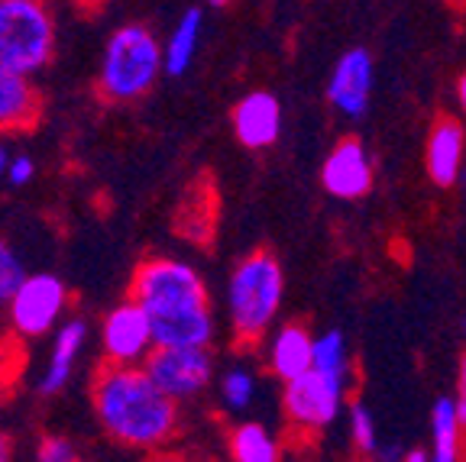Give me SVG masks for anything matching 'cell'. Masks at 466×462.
Returning a JSON list of instances; mask_svg holds the SVG:
<instances>
[{
    "label": "cell",
    "instance_id": "1",
    "mask_svg": "<svg viewBox=\"0 0 466 462\" xmlns=\"http://www.w3.org/2000/svg\"><path fill=\"white\" fill-rule=\"evenodd\" d=\"M91 407L110 440L139 453L166 447L178 427V401L143 366L104 362L91 382Z\"/></svg>",
    "mask_w": 466,
    "mask_h": 462
},
{
    "label": "cell",
    "instance_id": "2",
    "mask_svg": "<svg viewBox=\"0 0 466 462\" xmlns=\"http://www.w3.org/2000/svg\"><path fill=\"white\" fill-rule=\"evenodd\" d=\"M130 297L153 320L156 346H208L214 340L208 288L188 262L168 256L146 259L130 278Z\"/></svg>",
    "mask_w": 466,
    "mask_h": 462
},
{
    "label": "cell",
    "instance_id": "3",
    "mask_svg": "<svg viewBox=\"0 0 466 462\" xmlns=\"http://www.w3.org/2000/svg\"><path fill=\"white\" fill-rule=\"evenodd\" d=\"M285 295L282 266L272 253H249L237 262L227 282V311H230L233 340L256 346L266 336Z\"/></svg>",
    "mask_w": 466,
    "mask_h": 462
},
{
    "label": "cell",
    "instance_id": "4",
    "mask_svg": "<svg viewBox=\"0 0 466 462\" xmlns=\"http://www.w3.org/2000/svg\"><path fill=\"white\" fill-rule=\"evenodd\" d=\"M166 72V45L153 36V29L143 23H127L110 33L104 45L97 87L114 104L139 101L146 91H153L156 78Z\"/></svg>",
    "mask_w": 466,
    "mask_h": 462
},
{
    "label": "cell",
    "instance_id": "5",
    "mask_svg": "<svg viewBox=\"0 0 466 462\" xmlns=\"http://www.w3.org/2000/svg\"><path fill=\"white\" fill-rule=\"evenodd\" d=\"M56 52V23L46 0H0V62L36 75Z\"/></svg>",
    "mask_w": 466,
    "mask_h": 462
},
{
    "label": "cell",
    "instance_id": "6",
    "mask_svg": "<svg viewBox=\"0 0 466 462\" xmlns=\"http://www.w3.org/2000/svg\"><path fill=\"white\" fill-rule=\"evenodd\" d=\"M66 307H68V288L62 285V278H56L49 272L26 275L7 304L10 324L26 340L46 336L58 324V317L66 314Z\"/></svg>",
    "mask_w": 466,
    "mask_h": 462
},
{
    "label": "cell",
    "instance_id": "7",
    "mask_svg": "<svg viewBox=\"0 0 466 462\" xmlns=\"http://www.w3.org/2000/svg\"><path fill=\"white\" fill-rule=\"evenodd\" d=\"M343 388L347 385L337 378L324 376L318 368H308L291 382H285V414L299 430L305 434H318L330 420H337L343 405Z\"/></svg>",
    "mask_w": 466,
    "mask_h": 462
},
{
    "label": "cell",
    "instance_id": "8",
    "mask_svg": "<svg viewBox=\"0 0 466 462\" xmlns=\"http://www.w3.org/2000/svg\"><path fill=\"white\" fill-rule=\"evenodd\" d=\"M143 368L166 395H172L175 401H188L211 382L214 356L208 353V346H156L146 356Z\"/></svg>",
    "mask_w": 466,
    "mask_h": 462
},
{
    "label": "cell",
    "instance_id": "9",
    "mask_svg": "<svg viewBox=\"0 0 466 462\" xmlns=\"http://www.w3.org/2000/svg\"><path fill=\"white\" fill-rule=\"evenodd\" d=\"M101 343L107 362H124V366H143L146 356L153 353V320L137 297H127L114 311H107L101 324Z\"/></svg>",
    "mask_w": 466,
    "mask_h": 462
},
{
    "label": "cell",
    "instance_id": "10",
    "mask_svg": "<svg viewBox=\"0 0 466 462\" xmlns=\"http://www.w3.org/2000/svg\"><path fill=\"white\" fill-rule=\"evenodd\" d=\"M320 181H324L328 195L340 197V201L363 197L372 188V162L366 146L353 136L340 139L320 168Z\"/></svg>",
    "mask_w": 466,
    "mask_h": 462
},
{
    "label": "cell",
    "instance_id": "11",
    "mask_svg": "<svg viewBox=\"0 0 466 462\" xmlns=\"http://www.w3.org/2000/svg\"><path fill=\"white\" fill-rule=\"evenodd\" d=\"M372 95V58L366 49H350L330 75L328 97L340 114L363 116Z\"/></svg>",
    "mask_w": 466,
    "mask_h": 462
},
{
    "label": "cell",
    "instance_id": "12",
    "mask_svg": "<svg viewBox=\"0 0 466 462\" xmlns=\"http://www.w3.org/2000/svg\"><path fill=\"white\" fill-rule=\"evenodd\" d=\"M43 114V97L26 72L0 62V133L33 130Z\"/></svg>",
    "mask_w": 466,
    "mask_h": 462
},
{
    "label": "cell",
    "instance_id": "13",
    "mask_svg": "<svg viewBox=\"0 0 466 462\" xmlns=\"http://www.w3.org/2000/svg\"><path fill=\"white\" fill-rule=\"evenodd\" d=\"M282 130V104L269 91H253L233 107V133L247 149H266Z\"/></svg>",
    "mask_w": 466,
    "mask_h": 462
},
{
    "label": "cell",
    "instance_id": "14",
    "mask_svg": "<svg viewBox=\"0 0 466 462\" xmlns=\"http://www.w3.org/2000/svg\"><path fill=\"white\" fill-rule=\"evenodd\" d=\"M87 340V324L81 317H72L58 326L56 336H52V353L46 362V372L39 378V395H58L66 388L68 378H72V368L78 362L81 349Z\"/></svg>",
    "mask_w": 466,
    "mask_h": 462
},
{
    "label": "cell",
    "instance_id": "15",
    "mask_svg": "<svg viewBox=\"0 0 466 462\" xmlns=\"http://www.w3.org/2000/svg\"><path fill=\"white\" fill-rule=\"evenodd\" d=\"M463 126L451 116H441L428 136V175L437 188H451L463 162Z\"/></svg>",
    "mask_w": 466,
    "mask_h": 462
},
{
    "label": "cell",
    "instance_id": "16",
    "mask_svg": "<svg viewBox=\"0 0 466 462\" xmlns=\"http://www.w3.org/2000/svg\"><path fill=\"white\" fill-rule=\"evenodd\" d=\"M311 366H314L311 333H308L301 324H285L282 330L276 333V340H272V346H269L272 376L282 378V382H291V378L308 372Z\"/></svg>",
    "mask_w": 466,
    "mask_h": 462
},
{
    "label": "cell",
    "instance_id": "17",
    "mask_svg": "<svg viewBox=\"0 0 466 462\" xmlns=\"http://www.w3.org/2000/svg\"><path fill=\"white\" fill-rule=\"evenodd\" d=\"M201 26H204V16L198 7L185 10L182 16H178V23H175L172 36H168L166 43V75H172V78H178V75L188 72L191 58H195L198 52V36H201Z\"/></svg>",
    "mask_w": 466,
    "mask_h": 462
},
{
    "label": "cell",
    "instance_id": "18",
    "mask_svg": "<svg viewBox=\"0 0 466 462\" xmlns=\"http://www.w3.org/2000/svg\"><path fill=\"white\" fill-rule=\"evenodd\" d=\"M431 434H434V453H431V459L453 462L463 456V449H460L463 427H460V417H457V401H451V397H441V401H437L434 414H431Z\"/></svg>",
    "mask_w": 466,
    "mask_h": 462
},
{
    "label": "cell",
    "instance_id": "19",
    "mask_svg": "<svg viewBox=\"0 0 466 462\" xmlns=\"http://www.w3.org/2000/svg\"><path fill=\"white\" fill-rule=\"evenodd\" d=\"M230 456L237 462H276L279 443L262 424H240L230 434Z\"/></svg>",
    "mask_w": 466,
    "mask_h": 462
},
{
    "label": "cell",
    "instance_id": "20",
    "mask_svg": "<svg viewBox=\"0 0 466 462\" xmlns=\"http://www.w3.org/2000/svg\"><path fill=\"white\" fill-rule=\"evenodd\" d=\"M314 368L324 372V376L337 378V382L347 385L350 382V356H347V343H343V333L330 330L324 336L314 340Z\"/></svg>",
    "mask_w": 466,
    "mask_h": 462
},
{
    "label": "cell",
    "instance_id": "21",
    "mask_svg": "<svg viewBox=\"0 0 466 462\" xmlns=\"http://www.w3.org/2000/svg\"><path fill=\"white\" fill-rule=\"evenodd\" d=\"M23 278H26L23 259L14 253V246L7 239H0V304H10V297L23 285Z\"/></svg>",
    "mask_w": 466,
    "mask_h": 462
},
{
    "label": "cell",
    "instance_id": "22",
    "mask_svg": "<svg viewBox=\"0 0 466 462\" xmlns=\"http://www.w3.org/2000/svg\"><path fill=\"white\" fill-rule=\"evenodd\" d=\"M220 395H224V405L233 411H243V407L253 401V376L243 372V368H233L227 372L224 382H220Z\"/></svg>",
    "mask_w": 466,
    "mask_h": 462
},
{
    "label": "cell",
    "instance_id": "23",
    "mask_svg": "<svg viewBox=\"0 0 466 462\" xmlns=\"http://www.w3.org/2000/svg\"><path fill=\"white\" fill-rule=\"evenodd\" d=\"M350 440H353L357 453H372L376 449V424H372L370 411L360 401L350 405Z\"/></svg>",
    "mask_w": 466,
    "mask_h": 462
},
{
    "label": "cell",
    "instance_id": "24",
    "mask_svg": "<svg viewBox=\"0 0 466 462\" xmlns=\"http://www.w3.org/2000/svg\"><path fill=\"white\" fill-rule=\"evenodd\" d=\"M36 459L39 462H72V459H78V449H75V443L68 440V437L46 434V437H39Z\"/></svg>",
    "mask_w": 466,
    "mask_h": 462
},
{
    "label": "cell",
    "instance_id": "25",
    "mask_svg": "<svg viewBox=\"0 0 466 462\" xmlns=\"http://www.w3.org/2000/svg\"><path fill=\"white\" fill-rule=\"evenodd\" d=\"M7 181L14 185V188H23V185H29L33 181V175H36V162L29 159V156H10L7 162Z\"/></svg>",
    "mask_w": 466,
    "mask_h": 462
},
{
    "label": "cell",
    "instance_id": "26",
    "mask_svg": "<svg viewBox=\"0 0 466 462\" xmlns=\"http://www.w3.org/2000/svg\"><path fill=\"white\" fill-rule=\"evenodd\" d=\"M10 456H14V443H10L7 430H4V427H0V462H7Z\"/></svg>",
    "mask_w": 466,
    "mask_h": 462
},
{
    "label": "cell",
    "instance_id": "27",
    "mask_svg": "<svg viewBox=\"0 0 466 462\" xmlns=\"http://www.w3.org/2000/svg\"><path fill=\"white\" fill-rule=\"evenodd\" d=\"M457 417H460V427L466 430V391H460V397H457Z\"/></svg>",
    "mask_w": 466,
    "mask_h": 462
},
{
    "label": "cell",
    "instance_id": "28",
    "mask_svg": "<svg viewBox=\"0 0 466 462\" xmlns=\"http://www.w3.org/2000/svg\"><path fill=\"white\" fill-rule=\"evenodd\" d=\"M457 97H460V107L466 110V72L460 75V81H457Z\"/></svg>",
    "mask_w": 466,
    "mask_h": 462
},
{
    "label": "cell",
    "instance_id": "29",
    "mask_svg": "<svg viewBox=\"0 0 466 462\" xmlns=\"http://www.w3.org/2000/svg\"><path fill=\"white\" fill-rule=\"evenodd\" d=\"M460 391H466V353L460 356Z\"/></svg>",
    "mask_w": 466,
    "mask_h": 462
},
{
    "label": "cell",
    "instance_id": "30",
    "mask_svg": "<svg viewBox=\"0 0 466 462\" xmlns=\"http://www.w3.org/2000/svg\"><path fill=\"white\" fill-rule=\"evenodd\" d=\"M405 459L408 462H424V459H428V453H421V449H411V453H408Z\"/></svg>",
    "mask_w": 466,
    "mask_h": 462
},
{
    "label": "cell",
    "instance_id": "31",
    "mask_svg": "<svg viewBox=\"0 0 466 462\" xmlns=\"http://www.w3.org/2000/svg\"><path fill=\"white\" fill-rule=\"evenodd\" d=\"M7 162H10V156H7V149H4V143H0V175L7 172Z\"/></svg>",
    "mask_w": 466,
    "mask_h": 462
},
{
    "label": "cell",
    "instance_id": "32",
    "mask_svg": "<svg viewBox=\"0 0 466 462\" xmlns=\"http://www.w3.org/2000/svg\"><path fill=\"white\" fill-rule=\"evenodd\" d=\"M447 4H451V7H466V0H447Z\"/></svg>",
    "mask_w": 466,
    "mask_h": 462
},
{
    "label": "cell",
    "instance_id": "33",
    "mask_svg": "<svg viewBox=\"0 0 466 462\" xmlns=\"http://www.w3.org/2000/svg\"><path fill=\"white\" fill-rule=\"evenodd\" d=\"M208 4H214V7H224L227 0H208Z\"/></svg>",
    "mask_w": 466,
    "mask_h": 462
}]
</instances>
